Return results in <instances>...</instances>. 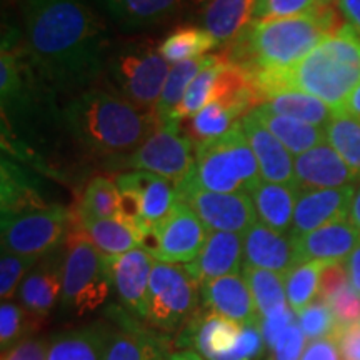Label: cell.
<instances>
[{"label":"cell","mask_w":360,"mask_h":360,"mask_svg":"<svg viewBox=\"0 0 360 360\" xmlns=\"http://www.w3.org/2000/svg\"><path fill=\"white\" fill-rule=\"evenodd\" d=\"M326 139L360 180V120L335 114L326 127Z\"/></svg>","instance_id":"obj_40"},{"label":"cell","mask_w":360,"mask_h":360,"mask_svg":"<svg viewBox=\"0 0 360 360\" xmlns=\"http://www.w3.org/2000/svg\"><path fill=\"white\" fill-rule=\"evenodd\" d=\"M252 112L285 146L292 155H302L304 152L326 142V129L300 122L290 117L272 114L262 107H257Z\"/></svg>","instance_id":"obj_33"},{"label":"cell","mask_w":360,"mask_h":360,"mask_svg":"<svg viewBox=\"0 0 360 360\" xmlns=\"http://www.w3.org/2000/svg\"><path fill=\"white\" fill-rule=\"evenodd\" d=\"M117 327L112 328L103 360H169L167 342L150 328L143 327L124 307L110 309Z\"/></svg>","instance_id":"obj_15"},{"label":"cell","mask_w":360,"mask_h":360,"mask_svg":"<svg viewBox=\"0 0 360 360\" xmlns=\"http://www.w3.org/2000/svg\"><path fill=\"white\" fill-rule=\"evenodd\" d=\"M244 257V237L233 232H209L199 255L186 264L188 274L197 283L238 274Z\"/></svg>","instance_id":"obj_22"},{"label":"cell","mask_w":360,"mask_h":360,"mask_svg":"<svg viewBox=\"0 0 360 360\" xmlns=\"http://www.w3.org/2000/svg\"><path fill=\"white\" fill-rule=\"evenodd\" d=\"M319 4H322V6H327V4H332L334 2V0H317Z\"/></svg>","instance_id":"obj_57"},{"label":"cell","mask_w":360,"mask_h":360,"mask_svg":"<svg viewBox=\"0 0 360 360\" xmlns=\"http://www.w3.org/2000/svg\"><path fill=\"white\" fill-rule=\"evenodd\" d=\"M169 360H204L199 354L193 350H180V352L170 354Z\"/></svg>","instance_id":"obj_56"},{"label":"cell","mask_w":360,"mask_h":360,"mask_svg":"<svg viewBox=\"0 0 360 360\" xmlns=\"http://www.w3.org/2000/svg\"><path fill=\"white\" fill-rule=\"evenodd\" d=\"M292 238L255 222L244 233V267L264 269L285 276L295 267Z\"/></svg>","instance_id":"obj_24"},{"label":"cell","mask_w":360,"mask_h":360,"mask_svg":"<svg viewBox=\"0 0 360 360\" xmlns=\"http://www.w3.org/2000/svg\"><path fill=\"white\" fill-rule=\"evenodd\" d=\"M244 277L249 283L259 319L270 317L290 307L287 302L285 281L282 274L270 272L264 269L244 267Z\"/></svg>","instance_id":"obj_36"},{"label":"cell","mask_w":360,"mask_h":360,"mask_svg":"<svg viewBox=\"0 0 360 360\" xmlns=\"http://www.w3.org/2000/svg\"><path fill=\"white\" fill-rule=\"evenodd\" d=\"M74 212L62 205L2 215V250L39 259L65 242Z\"/></svg>","instance_id":"obj_9"},{"label":"cell","mask_w":360,"mask_h":360,"mask_svg":"<svg viewBox=\"0 0 360 360\" xmlns=\"http://www.w3.org/2000/svg\"><path fill=\"white\" fill-rule=\"evenodd\" d=\"M199 287L186 265L155 260L148 282L147 321L162 332L186 327L197 314Z\"/></svg>","instance_id":"obj_8"},{"label":"cell","mask_w":360,"mask_h":360,"mask_svg":"<svg viewBox=\"0 0 360 360\" xmlns=\"http://www.w3.org/2000/svg\"><path fill=\"white\" fill-rule=\"evenodd\" d=\"M39 259L24 257V255L12 254V252L2 250V259H0V297L4 302L12 299L24 278L25 274L32 265L37 264Z\"/></svg>","instance_id":"obj_44"},{"label":"cell","mask_w":360,"mask_h":360,"mask_svg":"<svg viewBox=\"0 0 360 360\" xmlns=\"http://www.w3.org/2000/svg\"><path fill=\"white\" fill-rule=\"evenodd\" d=\"M330 262H304L292 267L283 276L285 281L287 302L294 314L299 315L304 309L315 302L319 297V287H321V277L326 265Z\"/></svg>","instance_id":"obj_38"},{"label":"cell","mask_w":360,"mask_h":360,"mask_svg":"<svg viewBox=\"0 0 360 360\" xmlns=\"http://www.w3.org/2000/svg\"><path fill=\"white\" fill-rule=\"evenodd\" d=\"M290 238L294 244L297 265L314 262V260L344 264L355 247L360 244V233L349 219L337 220L302 237Z\"/></svg>","instance_id":"obj_17"},{"label":"cell","mask_w":360,"mask_h":360,"mask_svg":"<svg viewBox=\"0 0 360 360\" xmlns=\"http://www.w3.org/2000/svg\"><path fill=\"white\" fill-rule=\"evenodd\" d=\"M52 90L35 69L27 47L4 37L0 53V96L4 117H24L37 112Z\"/></svg>","instance_id":"obj_11"},{"label":"cell","mask_w":360,"mask_h":360,"mask_svg":"<svg viewBox=\"0 0 360 360\" xmlns=\"http://www.w3.org/2000/svg\"><path fill=\"white\" fill-rule=\"evenodd\" d=\"M224 60H220L219 64L207 67L192 80V84L188 85L186 96H184L182 102L179 103L177 110L174 114L175 122H180L182 119H188L193 117L197 112H200L205 105H209L214 101V92H215V82H217L219 72L222 69Z\"/></svg>","instance_id":"obj_42"},{"label":"cell","mask_w":360,"mask_h":360,"mask_svg":"<svg viewBox=\"0 0 360 360\" xmlns=\"http://www.w3.org/2000/svg\"><path fill=\"white\" fill-rule=\"evenodd\" d=\"M295 184L302 191L354 186L357 175L327 142L294 159Z\"/></svg>","instance_id":"obj_19"},{"label":"cell","mask_w":360,"mask_h":360,"mask_svg":"<svg viewBox=\"0 0 360 360\" xmlns=\"http://www.w3.org/2000/svg\"><path fill=\"white\" fill-rule=\"evenodd\" d=\"M294 323V310L290 307L283 309L282 312L276 315H270V317L259 319V327L260 332H262L265 345H269L270 349L276 347L278 337L282 335V332L285 330L287 327Z\"/></svg>","instance_id":"obj_49"},{"label":"cell","mask_w":360,"mask_h":360,"mask_svg":"<svg viewBox=\"0 0 360 360\" xmlns=\"http://www.w3.org/2000/svg\"><path fill=\"white\" fill-rule=\"evenodd\" d=\"M169 62L152 40H127L112 45L105 75L117 94L147 114H155L157 102L169 77Z\"/></svg>","instance_id":"obj_6"},{"label":"cell","mask_w":360,"mask_h":360,"mask_svg":"<svg viewBox=\"0 0 360 360\" xmlns=\"http://www.w3.org/2000/svg\"><path fill=\"white\" fill-rule=\"evenodd\" d=\"M335 114H344L360 120V84L349 94V97L345 98V102Z\"/></svg>","instance_id":"obj_54"},{"label":"cell","mask_w":360,"mask_h":360,"mask_svg":"<svg viewBox=\"0 0 360 360\" xmlns=\"http://www.w3.org/2000/svg\"><path fill=\"white\" fill-rule=\"evenodd\" d=\"M250 80L259 107L274 94L297 90L321 98L339 112L349 94L360 84V35L344 24L295 67L281 74L252 75Z\"/></svg>","instance_id":"obj_3"},{"label":"cell","mask_w":360,"mask_h":360,"mask_svg":"<svg viewBox=\"0 0 360 360\" xmlns=\"http://www.w3.org/2000/svg\"><path fill=\"white\" fill-rule=\"evenodd\" d=\"M297 317H299V326L302 328L305 339L309 342L330 337L339 327L332 309L322 300H315Z\"/></svg>","instance_id":"obj_43"},{"label":"cell","mask_w":360,"mask_h":360,"mask_svg":"<svg viewBox=\"0 0 360 360\" xmlns=\"http://www.w3.org/2000/svg\"><path fill=\"white\" fill-rule=\"evenodd\" d=\"M60 269V302L64 309L82 317L105 304L112 285L103 255L89 240L82 229L74 224L65 238V255Z\"/></svg>","instance_id":"obj_7"},{"label":"cell","mask_w":360,"mask_h":360,"mask_svg":"<svg viewBox=\"0 0 360 360\" xmlns=\"http://www.w3.org/2000/svg\"><path fill=\"white\" fill-rule=\"evenodd\" d=\"M349 220L352 222L354 227L357 229V232L360 233V184L359 186H355L352 204H350V210H349Z\"/></svg>","instance_id":"obj_55"},{"label":"cell","mask_w":360,"mask_h":360,"mask_svg":"<svg viewBox=\"0 0 360 360\" xmlns=\"http://www.w3.org/2000/svg\"><path fill=\"white\" fill-rule=\"evenodd\" d=\"M242 117L236 110L229 109L220 102H210L200 112L191 117L187 129L184 130L193 142L199 143L214 141L225 135L240 122Z\"/></svg>","instance_id":"obj_39"},{"label":"cell","mask_w":360,"mask_h":360,"mask_svg":"<svg viewBox=\"0 0 360 360\" xmlns=\"http://www.w3.org/2000/svg\"><path fill=\"white\" fill-rule=\"evenodd\" d=\"M45 321L13 302H2L0 307V345L2 352L24 342L27 335L35 334L44 327Z\"/></svg>","instance_id":"obj_41"},{"label":"cell","mask_w":360,"mask_h":360,"mask_svg":"<svg viewBox=\"0 0 360 360\" xmlns=\"http://www.w3.org/2000/svg\"><path fill=\"white\" fill-rule=\"evenodd\" d=\"M345 270H347L349 283L352 289L360 294V244L355 247L352 254L349 255L347 260L344 262Z\"/></svg>","instance_id":"obj_53"},{"label":"cell","mask_w":360,"mask_h":360,"mask_svg":"<svg viewBox=\"0 0 360 360\" xmlns=\"http://www.w3.org/2000/svg\"><path fill=\"white\" fill-rule=\"evenodd\" d=\"M75 215L80 219H119L120 191L117 182L105 175L94 177L85 187Z\"/></svg>","instance_id":"obj_37"},{"label":"cell","mask_w":360,"mask_h":360,"mask_svg":"<svg viewBox=\"0 0 360 360\" xmlns=\"http://www.w3.org/2000/svg\"><path fill=\"white\" fill-rule=\"evenodd\" d=\"M193 2H197V4H207V2H210V0H193Z\"/></svg>","instance_id":"obj_58"},{"label":"cell","mask_w":360,"mask_h":360,"mask_svg":"<svg viewBox=\"0 0 360 360\" xmlns=\"http://www.w3.org/2000/svg\"><path fill=\"white\" fill-rule=\"evenodd\" d=\"M115 182L120 191L129 188L141 199L143 232L157 227L167 217L177 202V186L155 174L132 170L119 175Z\"/></svg>","instance_id":"obj_23"},{"label":"cell","mask_w":360,"mask_h":360,"mask_svg":"<svg viewBox=\"0 0 360 360\" xmlns=\"http://www.w3.org/2000/svg\"><path fill=\"white\" fill-rule=\"evenodd\" d=\"M74 225L82 229L102 255L142 249V232L120 219H80L74 212Z\"/></svg>","instance_id":"obj_28"},{"label":"cell","mask_w":360,"mask_h":360,"mask_svg":"<svg viewBox=\"0 0 360 360\" xmlns=\"http://www.w3.org/2000/svg\"><path fill=\"white\" fill-rule=\"evenodd\" d=\"M299 195L300 188L297 184H276L267 180H260L250 192L260 222L281 233L290 232Z\"/></svg>","instance_id":"obj_26"},{"label":"cell","mask_w":360,"mask_h":360,"mask_svg":"<svg viewBox=\"0 0 360 360\" xmlns=\"http://www.w3.org/2000/svg\"><path fill=\"white\" fill-rule=\"evenodd\" d=\"M22 15L27 51L52 90L84 92L105 75L107 27L84 0H22Z\"/></svg>","instance_id":"obj_1"},{"label":"cell","mask_w":360,"mask_h":360,"mask_svg":"<svg viewBox=\"0 0 360 360\" xmlns=\"http://www.w3.org/2000/svg\"><path fill=\"white\" fill-rule=\"evenodd\" d=\"M344 27L340 12L317 6L302 15L274 20H252L240 35L225 45V62L242 67L247 74H281L299 64L323 39Z\"/></svg>","instance_id":"obj_2"},{"label":"cell","mask_w":360,"mask_h":360,"mask_svg":"<svg viewBox=\"0 0 360 360\" xmlns=\"http://www.w3.org/2000/svg\"><path fill=\"white\" fill-rule=\"evenodd\" d=\"M300 360H340L339 349L334 337H326V339H319L310 342L305 347Z\"/></svg>","instance_id":"obj_51"},{"label":"cell","mask_w":360,"mask_h":360,"mask_svg":"<svg viewBox=\"0 0 360 360\" xmlns=\"http://www.w3.org/2000/svg\"><path fill=\"white\" fill-rule=\"evenodd\" d=\"M260 107L272 114L290 117V119H297L300 122L321 129H326L335 115V110L328 107L326 102H322L321 98L297 92V90H282V92L274 94Z\"/></svg>","instance_id":"obj_32"},{"label":"cell","mask_w":360,"mask_h":360,"mask_svg":"<svg viewBox=\"0 0 360 360\" xmlns=\"http://www.w3.org/2000/svg\"><path fill=\"white\" fill-rule=\"evenodd\" d=\"M305 339L299 323H292L278 337L274 347V360H300L305 350Z\"/></svg>","instance_id":"obj_47"},{"label":"cell","mask_w":360,"mask_h":360,"mask_svg":"<svg viewBox=\"0 0 360 360\" xmlns=\"http://www.w3.org/2000/svg\"><path fill=\"white\" fill-rule=\"evenodd\" d=\"M317 6H322L317 0H255L252 20H274L302 15L312 12Z\"/></svg>","instance_id":"obj_45"},{"label":"cell","mask_w":360,"mask_h":360,"mask_svg":"<svg viewBox=\"0 0 360 360\" xmlns=\"http://www.w3.org/2000/svg\"><path fill=\"white\" fill-rule=\"evenodd\" d=\"M51 342L42 339H29L4 352L2 360H47Z\"/></svg>","instance_id":"obj_50"},{"label":"cell","mask_w":360,"mask_h":360,"mask_svg":"<svg viewBox=\"0 0 360 360\" xmlns=\"http://www.w3.org/2000/svg\"><path fill=\"white\" fill-rule=\"evenodd\" d=\"M186 180L219 193H250L257 187L262 177L240 122L222 137L197 146L195 165Z\"/></svg>","instance_id":"obj_5"},{"label":"cell","mask_w":360,"mask_h":360,"mask_svg":"<svg viewBox=\"0 0 360 360\" xmlns=\"http://www.w3.org/2000/svg\"><path fill=\"white\" fill-rule=\"evenodd\" d=\"M240 127L257 159L262 180L276 184H295L292 154L276 135L260 122L254 112L242 117Z\"/></svg>","instance_id":"obj_20"},{"label":"cell","mask_w":360,"mask_h":360,"mask_svg":"<svg viewBox=\"0 0 360 360\" xmlns=\"http://www.w3.org/2000/svg\"><path fill=\"white\" fill-rule=\"evenodd\" d=\"M335 4L345 24L360 35V0H335Z\"/></svg>","instance_id":"obj_52"},{"label":"cell","mask_w":360,"mask_h":360,"mask_svg":"<svg viewBox=\"0 0 360 360\" xmlns=\"http://www.w3.org/2000/svg\"><path fill=\"white\" fill-rule=\"evenodd\" d=\"M220 60H224L222 53H214V56H202L170 67L169 77L165 80L164 90H162V96L155 107L157 122H175L174 114L177 110L179 103L182 102L184 96H186L192 80L207 67L219 64Z\"/></svg>","instance_id":"obj_31"},{"label":"cell","mask_w":360,"mask_h":360,"mask_svg":"<svg viewBox=\"0 0 360 360\" xmlns=\"http://www.w3.org/2000/svg\"><path fill=\"white\" fill-rule=\"evenodd\" d=\"M120 29L142 30L164 24L182 11L186 0H94Z\"/></svg>","instance_id":"obj_25"},{"label":"cell","mask_w":360,"mask_h":360,"mask_svg":"<svg viewBox=\"0 0 360 360\" xmlns=\"http://www.w3.org/2000/svg\"><path fill=\"white\" fill-rule=\"evenodd\" d=\"M62 120L80 146L110 159L129 157L159 125L155 114L139 110L115 90L97 87L72 98Z\"/></svg>","instance_id":"obj_4"},{"label":"cell","mask_w":360,"mask_h":360,"mask_svg":"<svg viewBox=\"0 0 360 360\" xmlns=\"http://www.w3.org/2000/svg\"><path fill=\"white\" fill-rule=\"evenodd\" d=\"M154 231L157 247L152 257L167 264L192 262L209 236V231L195 212L179 199L170 214L154 227Z\"/></svg>","instance_id":"obj_13"},{"label":"cell","mask_w":360,"mask_h":360,"mask_svg":"<svg viewBox=\"0 0 360 360\" xmlns=\"http://www.w3.org/2000/svg\"><path fill=\"white\" fill-rule=\"evenodd\" d=\"M195 165L193 141L179 127V122L159 124L148 137L119 167L159 175L180 186Z\"/></svg>","instance_id":"obj_10"},{"label":"cell","mask_w":360,"mask_h":360,"mask_svg":"<svg viewBox=\"0 0 360 360\" xmlns=\"http://www.w3.org/2000/svg\"><path fill=\"white\" fill-rule=\"evenodd\" d=\"M255 0H210L202 11V25L217 44L232 42L252 22Z\"/></svg>","instance_id":"obj_30"},{"label":"cell","mask_w":360,"mask_h":360,"mask_svg":"<svg viewBox=\"0 0 360 360\" xmlns=\"http://www.w3.org/2000/svg\"><path fill=\"white\" fill-rule=\"evenodd\" d=\"M200 300L207 310L247 326L259 322V312L245 277L231 274L200 285Z\"/></svg>","instance_id":"obj_21"},{"label":"cell","mask_w":360,"mask_h":360,"mask_svg":"<svg viewBox=\"0 0 360 360\" xmlns=\"http://www.w3.org/2000/svg\"><path fill=\"white\" fill-rule=\"evenodd\" d=\"M326 304L332 309L340 326L360 322V294L352 289L350 283H345L335 294L328 297Z\"/></svg>","instance_id":"obj_46"},{"label":"cell","mask_w":360,"mask_h":360,"mask_svg":"<svg viewBox=\"0 0 360 360\" xmlns=\"http://www.w3.org/2000/svg\"><path fill=\"white\" fill-rule=\"evenodd\" d=\"M355 186L302 191L297 200L290 237H302L323 225L349 219Z\"/></svg>","instance_id":"obj_16"},{"label":"cell","mask_w":360,"mask_h":360,"mask_svg":"<svg viewBox=\"0 0 360 360\" xmlns=\"http://www.w3.org/2000/svg\"><path fill=\"white\" fill-rule=\"evenodd\" d=\"M217 45L219 44L205 29L195 25H180L162 40L159 51L169 64L175 65L207 56V52L212 51Z\"/></svg>","instance_id":"obj_35"},{"label":"cell","mask_w":360,"mask_h":360,"mask_svg":"<svg viewBox=\"0 0 360 360\" xmlns=\"http://www.w3.org/2000/svg\"><path fill=\"white\" fill-rule=\"evenodd\" d=\"M110 332L105 323L64 332L51 340L47 360H103Z\"/></svg>","instance_id":"obj_27"},{"label":"cell","mask_w":360,"mask_h":360,"mask_svg":"<svg viewBox=\"0 0 360 360\" xmlns=\"http://www.w3.org/2000/svg\"><path fill=\"white\" fill-rule=\"evenodd\" d=\"M143 249H134L120 255H103L110 285L120 307L135 317L147 319L148 282L154 260Z\"/></svg>","instance_id":"obj_14"},{"label":"cell","mask_w":360,"mask_h":360,"mask_svg":"<svg viewBox=\"0 0 360 360\" xmlns=\"http://www.w3.org/2000/svg\"><path fill=\"white\" fill-rule=\"evenodd\" d=\"M244 326L225 319L222 315L205 310L195 314L191 322L182 328L179 347H195L207 360H219L236 349Z\"/></svg>","instance_id":"obj_18"},{"label":"cell","mask_w":360,"mask_h":360,"mask_svg":"<svg viewBox=\"0 0 360 360\" xmlns=\"http://www.w3.org/2000/svg\"><path fill=\"white\" fill-rule=\"evenodd\" d=\"M44 200L24 170L6 157L2 159V215L20 214L27 210L45 209Z\"/></svg>","instance_id":"obj_34"},{"label":"cell","mask_w":360,"mask_h":360,"mask_svg":"<svg viewBox=\"0 0 360 360\" xmlns=\"http://www.w3.org/2000/svg\"><path fill=\"white\" fill-rule=\"evenodd\" d=\"M342 360H360V322L337 327L332 334Z\"/></svg>","instance_id":"obj_48"},{"label":"cell","mask_w":360,"mask_h":360,"mask_svg":"<svg viewBox=\"0 0 360 360\" xmlns=\"http://www.w3.org/2000/svg\"><path fill=\"white\" fill-rule=\"evenodd\" d=\"M177 199L191 207L209 232H233L244 236L257 222L250 193L210 192L184 180L177 186Z\"/></svg>","instance_id":"obj_12"},{"label":"cell","mask_w":360,"mask_h":360,"mask_svg":"<svg viewBox=\"0 0 360 360\" xmlns=\"http://www.w3.org/2000/svg\"><path fill=\"white\" fill-rule=\"evenodd\" d=\"M58 299H62V269L51 264L34 269L19 287L22 307L42 321H47Z\"/></svg>","instance_id":"obj_29"}]
</instances>
